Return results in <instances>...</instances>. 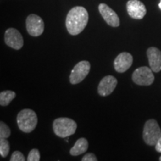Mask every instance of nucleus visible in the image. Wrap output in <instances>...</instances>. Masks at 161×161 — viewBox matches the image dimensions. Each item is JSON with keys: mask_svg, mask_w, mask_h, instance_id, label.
Listing matches in <instances>:
<instances>
[{"mask_svg": "<svg viewBox=\"0 0 161 161\" xmlns=\"http://www.w3.org/2000/svg\"><path fill=\"white\" fill-rule=\"evenodd\" d=\"M128 15L134 19H142L146 14V8L140 0H129L126 5Z\"/></svg>", "mask_w": 161, "mask_h": 161, "instance_id": "1a4fd4ad", "label": "nucleus"}, {"mask_svg": "<svg viewBox=\"0 0 161 161\" xmlns=\"http://www.w3.org/2000/svg\"><path fill=\"white\" fill-rule=\"evenodd\" d=\"M40 160V154L39 150L34 148L30 151L29 155H28V161H39Z\"/></svg>", "mask_w": 161, "mask_h": 161, "instance_id": "a211bd4d", "label": "nucleus"}, {"mask_svg": "<svg viewBox=\"0 0 161 161\" xmlns=\"http://www.w3.org/2000/svg\"><path fill=\"white\" fill-rule=\"evenodd\" d=\"M132 64V55L128 52H122L114 60V69L116 72L122 73L129 69Z\"/></svg>", "mask_w": 161, "mask_h": 161, "instance_id": "f8f14e48", "label": "nucleus"}, {"mask_svg": "<svg viewBox=\"0 0 161 161\" xmlns=\"http://www.w3.org/2000/svg\"><path fill=\"white\" fill-rule=\"evenodd\" d=\"M154 146H155V149L157 152L161 153V137L159 139V140L157 142V143Z\"/></svg>", "mask_w": 161, "mask_h": 161, "instance_id": "412c9836", "label": "nucleus"}, {"mask_svg": "<svg viewBox=\"0 0 161 161\" xmlns=\"http://www.w3.org/2000/svg\"><path fill=\"white\" fill-rule=\"evenodd\" d=\"M159 160H160V161H161V156H160V158H159Z\"/></svg>", "mask_w": 161, "mask_h": 161, "instance_id": "5701e85b", "label": "nucleus"}, {"mask_svg": "<svg viewBox=\"0 0 161 161\" xmlns=\"http://www.w3.org/2000/svg\"><path fill=\"white\" fill-rule=\"evenodd\" d=\"M6 45L15 50H19L23 46V38L20 32L14 28L6 30L5 33Z\"/></svg>", "mask_w": 161, "mask_h": 161, "instance_id": "6e6552de", "label": "nucleus"}, {"mask_svg": "<svg viewBox=\"0 0 161 161\" xmlns=\"http://www.w3.org/2000/svg\"><path fill=\"white\" fill-rule=\"evenodd\" d=\"M89 15L85 8L76 6L68 13L66 19V27L71 35H78L83 31L87 25Z\"/></svg>", "mask_w": 161, "mask_h": 161, "instance_id": "f257e3e1", "label": "nucleus"}, {"mask_svg": "<svg viewBox=\"0 0 161 161\" xmlns=\"http://www.w3.org/2000/svg\"><path fill=\"white\" fill-rule=\"evenodd\" d=\"M147 57L150 68L153 72L161 71V51L156 47H150L147 50Z\"/></svg>", "mask_w": 161, "mask_h": 161, "instance_id": "ddd939ff", "label": "nucleus"}, {"mask_svg": "<svg viewBox=\"0 0 161 161\" xmlns=\"http://www.w3.org/2000/svg\"><path fill=\"white\" fill-rule=\"evenodd\" d=\"M26 29L32 37H39L43 33L44 22L42 18L36 14H30L26 19Z\"/></svg>", "mask_w": 161, "mask_h": 161, "instance_id": "0eeeda50", "label": "nucleus"}, {"mask_svg": "<svg viewBox=\"0 0 161 161\" xmlns=\"http://www.w3.org/2000/svg\"><path fill=\"white\" fill-rule=\"evenodd\" d=\"M88 149V141L85 138H80L76 141L74 146L70 149L69 153L72 156H78L84 154Z\"/></svg>", "mask_w": 161, "mask_h": 161, "instance_id": "4468645a", "label": "nucleus"}, {"mask_svg": "<svg viewBox=\"0 0 161 161\" xmlns=\"http://www.w3.org/2000/svg\"><path fill=\"white\" fill-rule=\"evenodd\" d=\"M158 6H159V8H160L161 9V0H160V3H159Z\"/></svg>", "mask_w": 161, "mask_h": 161, "instance_id": "4be33fe9", "label": "nucleus"}, {"mask_svg": "<svg viewBox=\"0 0 161 161\" xmlns=\"http://www.w3.org/2000/svg\"><path fill=\"white\" fill-rule=\"evenodd\" d=\"M90 70V64L89 61L82 60L78 62L72 69L69 75V81L72 84H77L86 77Z\"/></svg>", "mask_w": 161, "mask_h": 161, "instance_id": "423d86ee", "label": "nucleus"}, {"mask_svg": "<svg viewBox=\"0 0 161 161\" xmlns=\"http://www.w3.org/2000/svg\"><path fill=\"white\" fill-rule=\"evenodd\" d=\"M82 161H96L97 160V158L96 155L92 153H88L86 154L81 159Z\"/></svg>", "mask_w": 161, "mask_h": 161, "instance_id": "aec40b11", "label": "nucleus"}, {"mask_svg": "<svg viewBox=\"0 0 161 161\" xmlns=\"http://www.w3.org/2000/svg\"><path fill=\"white\" fill-rule=\"evenodd\" d=\"M10 145L7 139L0 138V154L3 158H6L9 153Z\"/></svg>", "mask_w": 161, "mask_h": 161, "instance_id": "dca6fc26", "label": "nucleus"}, {"mask_svg": "<svg viewBox=\"0 0 161 161\" xmlns=\"http://www.w3.org/2000/svg\"><path fill=\"white\" fill-rule=\"evenodd\" d=\"M77 124L72 119L66 117L58 118L53 122V130L59 137L65 138L74 134Z\"/></svg>", "mask_w": 161, "mask_h": 161, "instance_id": "7ed1b4c3", "label": "nucleus"}, {"mask_svg": "<svg viewBox=\"0 0 161 161\" xmlns=\"http://www.w3.org/2000/svg\"><path fill=\"white\" fill-rule=\"evenodd\" d=\"M11 136V130L5 122H0V138L7 139Z\"/></svg>", "mask_w": 161, "mask_h": 161, "instance_id": "f3484780", "label": "nucleus"}, {"mask_svg": "<svg viewBox=\"0 0 161 161\" xmlns=\"http://www.w3.org/2000/svg\"><path fill=\"white\" fill-rule=\"evenodd\" d=\"M98 11L103 17L104 21L112 27H119L120 25V20L117 14L112 8L104 3H101L98 5Z\"/></svg>", "mask_w": 161, "mask_h": 161, "instance_id": "9d476101", "label": "nucleus"}, {"mask_svg": "<svg viewBox=\"0 0 161 161\" xmlns=\"http://www.w3.org/2000/svg\"><path fill=\"white\" fill-rule=\"evenodd\" d=\"M117 80L113 75H107L102 78L98 86V92L100 96H107L111 94L117 85Z\"/></svg>", "mask_w": 161, "mask_h": 161, "instance_id": "9b49d317", "label": "nucleus"}, {"mask_svg": "<svg viewBox=\"0 0 161 161\" xmlns=\"http://www.w3.org/2000/svg\"><path fill=\"white\" fill-rule=\"evenodd\" d=\"M18 127L24 133H31L35 129L38 119L36 113L31 109H23L17 116Z\"/></svg>", "mask_w": 161, "mask_h": 161, "instance_id": "f03ea898", "label": "nucleus"}, {"mask_svg": "<svg viewBox=\"0 0 161 161\" xmlns=\"http://www.w3.org/2000/svg\"><path fill=\"white\" fill-rule=\"evenodd\" d=\"M10 160L11 161H24V160H25V158L24 157V155L22 154L21 152H19V151H15V152L11 154Z\"/></svg>", "mask_w": 161, "mask_h": 161, "instance_id": "6ab92c4d", "label": "nucleus"}, {"mask_svg": "<svg viewBox=\"0 0 161 161\" xmlns=\"http://www.w3.org/2000/svg\"><path fill=\"white\" fill-rule=\"evenodd\" d=\"M152 69L147 66L137 68L132 75V80L136 84L140 86H149L154 80Z\"/></svg>", "mask_w": 161, "mask_h": 161, "instance_id": "39448f33", "label": "nucleus"}, {"mask_svg": "<svg viewBox=\"0 0 161 161\" xmlns=\"http://www.w3.org/2000/svg\"><path fill=\"white\" fill-rule=\"evenodd\" d=\"M16 97L15 92L11 90H5L0 93V104L1 106H7Z\"/></svg>", "mask_w": 161, "mask_h": 161, "instance_id": "2eb2a0df", "label": "nucleus"}, {"mask_svg": "<svg viewBox=\"0 0 161 161\" xmlns=\"http://www.w3.org/2000/svg\"><path fill=\"white\" fill-rule=\"evenodd\" d=\"M142 137L147 145L155 146L161 137V129L155 119H149L145 123Z\"/></svg>", "mask_w": 161, "mask_h": 161, "instance_id": "20e7f679", "label": "nucleus"}]
</instances>
